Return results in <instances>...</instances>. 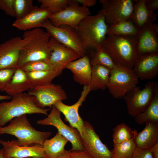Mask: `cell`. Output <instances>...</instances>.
I'll list each match as a JSON object with an SVG mask.
<instances>
[{"instance_id":"obj_1","label":"cell","mask_w":158,"mask_h":158,"mask_svg":"<svg viewBox=\"0 0 158 158\" xmlns=\"http://www.w3.org/2000/svg\"><path fill=\"white\" fill-rule=\"evenodd\" d=\"M23 38L25 42L20 51L18 67L31 62L49 60L50 37L46 31L40 28L26 31Z\"/></svg>"},{"instance_id":"obj_2","label":"cell","mask_w":158,"mask_h":158,"mask_svg":"<svg viewBox=\"0 0 158 158\" xmlns=\"http://www.w3.org/2000/svg\"><path fill=\"white\" fill-rule=\"evenodd\" d=\"M108 25L100 10L83 18L74 28L83 49L93 50L102 44L107 36Z\"/></svg>"},{"instance_id":"obj_3","label":"cell","mask_w":158,"mask_h":158,"mask_svg":"<svg viewBox=\"0 0 158 158\" xmlns=\"http://www.w3.org/2000/svg\"><path fill=\"white\" fill-rule=\"evenodd\" d=\"M102 45L116 64L133 69L138 56L136 37L107 36Z\"/></svg>"},{"instance_id":"obj_4","label":"cell","mask_w":158,"mask_h":158,"mask_svg":"<svg viewBox=\"0 0 158 158\" xmlns=\"http://www.w3.org/2000/svg\"><path fill=\"white\" fill-rule=\"evenodd\" d=\"M8 134L16 137L18 144L29 146L36 144L43 145L51 135L49 131L38 130L30 123L26 114L15 118L5 126L0 127V135Z\"/></svg>"},{"instance_id":"obj_5","label":"cell","mask_w":158,"mask_h":158,"mask_svg":"<svg viewBox=\"0 0 158 158\" xmlns=\"http://www.w3.org/2000/svg\"><path fill=\"white\" fill-rule=\"evenodd\" d=\"M11 99L9 102L0 103V127L23 115L40 114L47 115L48 112L51 109L38 107L34 97L28 93L16 95Z\"/></svg>"},{"instance_id":"obj_6","label":"cell","mask_w":158,"mask_h":158,"mask_svg":"<svg viewBox=\"0 0 158 158\" xmlns=\"http://www.w3.org/2000/svg\"><path fill=\"white\" fill-rule=\"evenodd\" d=\"M139 79L132 69L116 64L110 71L107 88L114 98H123L137 86Z\"/></svg>"},{"instance_id":"obj_7","label":"cell","mask_w":158,"mask_h":158,"mask_svg":"<svg viewBox=\"0 0 158 158\" xmlns=\"http://www.w3.org/2000/svg\"><path fill=\"white\" fill-rule=\"evenodd\" d=\"M61 112L54 106L51 108L47 116L37 121L39 125L51 126L56 127L62 135L70 142L72 145L71 150H83V146L81 136L76 129L66 125L62 120Z\"/></svg>"},{"instance_id":"obj_8","label":"cell","mask_w":158,"mask_h":158,"mask_svg":"<svg viewBox=\"0 0 158 158\" xmlns=\"http://www.w3.org/2000/svg\"><path fill=\"white\" fill-rule=\"evenodd\" d=\"M100 10L108 25L130 19L135 4L133 0H100Z\"/></svg>"},{"instance_id":"obj_9","label":"cell","mask_w":158,"mask_h":158,"mask_svg":"<svg viewBox=\"0 0 158 158\" xmlns=\"http://www.w3.org/2000/svg\"><path fill=\"white\" fill-rule=\"evenodd\" d=\"M154 86L153 81L147 82L142 89L137 86L123 98L130 116L134 118L146 109L153 97Z\"/></svg>"},{"instance_id":"obj_10","label":"cell","mask_w":158,"mask_h":158,"mask_svg":"<svg viewBox=\"0 0 158 158\" xmlns=\"http://www.w3.org/2000/svg\"><path fill=\"white\" fill-rule=\"evenodd\" d=\"M42 27L46 30L50 37L59 43L73 49L82 56L85 55L86 51L73 28L65 25L56 27L48 19L44 22Z\"/></svg>"},{"instance_id":"obj_11","label":"cell","mask_w":158,"mask_h":158,"mask_svg":"<svg viewBox=\"0 0 158 158\" xmlns=\"http://www.w3.org/2000/svg\"><path fill=\"white\" fill-rule=\"evenodd\" d=\"M91 15L88 8L80 6L76 0H71L65 8L57 13L51 14L48 20L56 27L65 25L74 28L83 18Z\"/></svg>"},{"instance_id":"obj_12","label":"cell","mask_w":158,"mask_h":158,"mask_svg":"<svg viewBox=\"0 0 158 158\" xmlns=\"http://www.w3.org/2000/svg\"><path fill=\"white\" fill-rule=\"evenodd\" d=\"M28 93L34 97L38 107L44 109L46 107L51 108L56 102L67 98L61 86L52 83L33 87L28 91Z\"/></svg>"},{"instance_id":"obj_13","label":"cell","mask_w":158,"mask_h":158,"mask_svg":"<svg viewBox=\"0 0 158 158\" xmlns=\"http://www.w3.org/2000/svg\"><path fill=\"white\" fill-rule=\"evenodd\" d=\"M81 137L84 150L93 158H113L111 150L102 142L93 126L88 121H84Z\"/></svg>"},{"instance_id":"obj_14","label":"cell","mask_w":158,"mask_h":158,"mask_svg":"<svg viewBox=\"0 0 158 158\" xmlns=\"http://www.w3.org/2000/svg\"><path fill=\"white\" fill-rule=\"evenodd\" d=\"M90 91L88 85L84 86L80 98L75 104L69 105L60 101L53 105L63 114L65 120L69 123L71 127L76 129L81 136L84 128V121L79 114V109Z\"/></svg>"},{"instance_id":"obj_15","label":"cell","mask_w":158,"mask_h":158,"mask_svg":"<svg viewBox=\"0 0 158 158\" xmlns=\"http://www.w3.org/2000/svg\"><path fill=\"white\" fill-rule=\"evenodd\" d=\"M49 45L51 52L49 60L59 75L69 63L82 57L73 49L59 43L52 37L50 39Z\"/></svg>"},{"instance_id":"obj_16","label":"cell","mask_w":158,"mask_h":158,"mask_svg":"<svg viewBox=\"0 0 158 158\" xmlns=\"http://www.w3.org/2000/svg\"><path fill=\"white\" fill-rule=\"evenodd\" d=\"M25 42L24 39L16 36L0 44V70L18 68L20 51Z\"/></svg>"},{"instance_id":"obj_17","label":"cell","mask_w":158,"mask_h":158,"mask_svg":"<svg viewBox=\"0 0 158 158\" xmlns=\"http://www.w3.org/2000/svg\"><path fill=\"white\" fill-rule=\"evenodd\" d=\"M158 26L149 23L140 29L136 37L138 55L158 52Z\"/></svg>"},{"instance_id":"obj_18","label":"cell","mask_w":158,"mask_h":158,"mask_svg":"<svg viewBox=\"0 0 158 158\" xmlns=\"http://www.w3.org/2000/svg\"><path fill=\"white\" fill-rule=\"evenodd\" d=\"M1 144L3 147L4 155L6 158H45L43 145L20 146L16 140H2Z\"/></svg>"},{"instance_id":"obj_19","label":"cell","mask_w":158,"mask_h":158,"mask_svg":"<svg viewBox=\"0 0 158 158\" xmlns=\"http://www.w3.org/2000/svg\"><path fill=\"white\" fill-rule=\"evenodd\" d=\"M132 69L138 79L155 78L158 74V52L138 55Z\"/></svg>"},{"instance_id":"obj_20","label":"cell","mask_w":158,"mask_h":158,"mask_svg":"<svg viewBox=\"0 0 158 158\" xmlns=\"http://www.w3.org/2000/svg\"><path fill=\"white\" fill-rule=\"evenodd\" d=\"M51 14L46 9L34 6L29 13L22 18L16 20L12 25L19 30L25 31L40 28Z\"/></svg>"},{"instance_id":"obj_21","label":"cell","mask_w":158,"mask_h":158,"mask_svg":"<svg viewBox=\"0 0 158 158\" xmlns=\"http://www.w3.org/2000/svg\"><path fill=\"white\" fill-rule=\"evenodd\" d=\"M71 72L74 80L79 84L88 85L90 79L92 66L90 60L86 56L69 63L66 67Z\"/></svg>"},{"instance_id":"obj_22","label":"cell","mask_w":158,"mask_h":158,"mask_svg":"<svg viewBox=\"0 0 158 158\" xmlns=\"http://www.w3.org/2000/svg\"><path fill=\"white\" fill-rule=\"evenodd\" d=\"M136 147L150 149L158 143V123L145 124L143 130L136 133L133 138Z\"/></svg>"},{"instance_id":"obj_23","label":"cell","mask_w":158,"mask_h":158,"mask_svg":"<svg viewBox=\"0 0 158 158\" xmlns=\"http://www.w3.org/2000/svg\"><path fill=\"white\" fill-rule=\"evenodd\" d=\"M146 0H135L134 7L130 18L136 26L140 29L147 24L154 21L157 14L149 10L146 4Z\"/></svg>"},{"instance_id":"obj_24","label":"cell","mask_w":158,"mask_h":158,"mask_svg":"<svg viewBox=\"0 0 158 158\" xmlns=\"http://www.w3.org/2000/svg\"><path fill=\"white\" fill-rule=\"evenodd\" d=\"M32 87L25 72L18 67L5 92L12 97L28 91Z\"/></svg>"},{"instance_id":"obj_25","label":"cell","mask_w":158,"mask_h":158,"mask_svg":"<svg viewBox=\"0 0 158 158\" xmlns=\"http://www.w3.org/2000/svg\"><path fill=\"white\" fill-rule=\"evenodd\" d=\"M68 142L58 132L51 138L46 140L43 145L45 158H58L65 153V147Z\"/></svg>"},{"instance_id":"obj_26","label":"cell","mask_w":158,"mask_h":158,"mask_svg":"<svg viewBox=\"0 0 158 158\" xmlns=\"http://www.w3.org/2000/svg\"><path fill=\"white\" fill-rule=\"evenodd\" d=\"M138 124L142 125L148 123H158V83L155 82L153 97L146 109L135 117Z\"/></svg>"},{"instance_id":"obj_27","label":"cell","mask_w":158,"mask_h":158,"mask_svg":"<svg viewBox=\"0 0 158 158\" xmlns=\"http://www.w3.org/2000/svg\"><path fill=\"white\" fill-rule=\"evenodd\" d=\"M111 70L100 65L92 66L90 81L88 85L90 91L107 88Z\"/></svg>"},{"instance_id":"obj_28","label":"cell","mask_w":158,"mask_h":158,"mask_svg":"<svg viewBox=\"0 0 158 158\" xmlns=\"http://www.w3.org/2000/svg\"><path fill=\"white\" fill-rule=\"evenodd\" d=\"M139 30L130 19L108 25L107 36L136 37Z\"/></svg>"},{"instance_id":"obj_29","label":"cell","mask_w":158,"mask_h":158,"mask_svg":"<svg viewBox=\"0 0 158 158\" xmlns=\"http://www.w3.org/2000/svg\"><path fill=\"white\" fill-rule=\"evenodd\" d=\"M25 73L33 87L51 83L52 80L59 75L54 70Z\"/></svg>"},{"instance_id":"obj_30","label":"cell","mask_w":158,"mask_h":158,"mask_svg":"<svg viewBox=\"0 0 158 158\" xmlns=\"http://www.w3.org/2000/svg\"><path fill=\"white\" fill-rule=\"evenodd\" d=\"M92 52L90 63L92 66L96 65L104 66L110 70L116 66V64L112 58L106 51L102 45L94 49Z\"/></svg>"},{"instance_id":"obj_31","label":"cell","mask_w":158,"mask_h":158,"mask_svg":"<svg viewBox=\"0 0 158 158\" xmlns=\"http://www.w3.org/2000/svg\"><path fill=\"white\" fill-rule=\"evenodd\" d=\"M111 150L113 158H131L136 147L133 138L119 143L114 144Z\"/></svg>"},{"instance_id":"obj_32","label":"cell","mask_w":158,"mask_h":158,"mask_svg":"<svg viewBox=\"0 0 158 158\" xmlns=\"http://www.w3.org/2000/svg\"><path fill=\"white\" fill-rule=\"evenodd\" d=\"M112 135L114 144L119 143L133 138L137 132L124 123L117 125L113 129Z\"/></svg>"},{"instance_id":"obj_33","label":"cell","mask_w":158,"mask_h":158,"mask_svg":"<svg viewBox=\"0 0 158 158\" xmlns=\"http://www.w3.org/2000/svg\"><path fill=\"white\" fill-rule=\"evenodd\" d=\"M71 0H38L40 7L49 11L51 14L57 13L64 9Z\"/></svg>"},{"instance_id":"obj_34","label":"cell","mask_w":158,"mask_h":158,"mask_svg":"<svg viewBox=\"0 0 158 158\" xmlns=\"http://www.w3.org/2000/svg\"><path fill=\"white\" fill-rule=\"evenodd\" d=\"M32 0H14L15 17L18 20L23 18L32 11L34 6Z\"/></svg>"},{"instance_id":"obj_35","label":"cell","mask_w":158,"mask_h":158,"mask_svg":"<svg viewBox=\"0 0 158 158\" xmlns=\"http://www.w3.org/2000/svg\"><path fill=\"white\" fill-rule=\"evenodd\" d=\"M25 72L54 70L49 60L38 61L27 63L20 67Z\"/></svg>"},{"instance_id":"obj_36","label":"cell","mask_w":158,"mask_h":158,"mask_svg":"<svg viewBox=\"0 0 158 158\" xmlns=\"http://www.w3.org/2000/svg\"><path fill=\"white\" fill-rule=\"evenodd\" d=\"M16 69L11 68L0 70V91L5 92L12 79Z\"/></svg>"},{"instance_id":"obj_37","label":"cell","mask_w":158,"mask_h":158,"mask_svg":"<svg viewBox=\"0 0 158 158\" xmlns=\"http://www.w3.org/2000/svg\"><path fill=\"white\" fill-rule=\"evenodd\" d=\"M14 0H0V10L8 15L15 17Z\"/></svg>"},{"instance_id":"obj_38","label":"cell","mask_w":158,"mask_h":158,"mask_svg":"<svg viewBox=\"0 0 158 158\" xmlns=\"http://www.w3.org/2000/svg\"><path fill=\"white\" fill-rule=\"evenodd\" d=\"M131 158H153L150 149H143L136 147Z\"/></svg>"},{"instance_id":"obj_39","label":"cell","mask_w":158,"mask_h":158,"mask_svg":"<svg viewBox=\"0 0 158 158\" xmlns=\"http://www.w3.org/2000/svg\"><path fill=\"white\" fill-rule=\"evenodd\" d=\"M67 153L72 158H93L92 156L85 150L67 151Z\"/></svg>"},{"instance_id":"obj_40","label":"cell","mask_w":158,"mask_h":158,"mask_svg":"<svg viewBox=\"0 0 158 158\" xmlns=\"http://www.w3.org/2000/svg\"><path fill=\"white\" fill-rule=\"evenodd\" d=\"M146 4L147 8L151 11H154L158 9V0H146Z\"/></svg>"},{"instance_id":"obj_41","label":"cell","mask_w":158,"mask_h":158,"mask_svg":"<svg viewBox=\"0 0 158 158\" xmlns=\"http://www.w3.org/2000/svg\"><path fill=\"white\" fill-rule=\"evenodd\" d=\"M79 4L82 5V6L85 7L93 6L96 4V0H76Z\"/></svg>"},{"instance_id":"obj_42","label":"cell","mask_w":158,"mask_h":158,"mask_svg":"<svg viewBox=\"0 0 158 158\" xmlns=\"http://www.w3.org/2000/svg\"><path fill=\"white\" fill-rule=\"evenodd\" d=\"M153 158H158V143L150 149Z\"/></svg>"},{"instance_id":"obj_43","label":"cell","mask_w":158,"mask_h":158,"mask_svg":"<svg viewBox=\"0 0 158 158\" xmlns=\"http://www.w3.org/2000/svg\"><path fill=\"white\" fill-rule=\"evenodd\" d=\"M12 97L7 95H0V101L4 100H9L11 99Z\"/></svg>"},{"instance_id":"obj_44","label":"cell","mask_w":158,"mask_h":158,"mask_svg":"<svg viewBox=\"0 0 158 158\" xmlns=\"http://www.w3.org/2000/svg\"><path fill=\"white\" fill-rule=\"evenodd\" d=\"M58 158H72L66 152L63 154L62 155Z\"/></svg>"},{"instance_id":"obj_45","label":"cell","mask_w":158,"mask_h":158,"mask_svg":"<svg viewBox=\"0 0 158 158\" xmlns=\"http://www.w3.org/2000/svg\"><path fill=\"white\" fill-rule=\"evenodd\" d=\"M0 158H6L4 155L3 148L0 149Z\"/></svg>"},{"instance_id":"obj_46","label":"cell","mask_w":158,"mask_h":158,"mask_svg":"<svg viewBox=\"0 0 158 158\" xmlns=\"http://www.w3.org/2000/svg\"><path fill=\"white\" fill-rule=\"evenodd\" d=\"M2 141V140L0 139V144H1Z\"/></svg>"},{"instance_id":"obj_47","label":"cell","mask_w":158,"mask_h":158,"mask_svg":"<svg viewBox=\"0 0 158 158\" xmlns=\"http://www.w3.org/2000/svg\"><path fill=\"white\" fill-rule=\"evenodd\" d=\"M34 158L33 157H28V158Z\"/></svg>"},{"instance_id":"obj_48","label":"cell","mask_w":158,"mask_h":158,"mask_svg":"<svg viewBox=\"0 0 158 158\" xmlns=\"http://www.w3.org/2000/svg\"><path fill=\"white\" fill-rule=\"evenodd\" d=\"M113 158H114V157H113Z\"/></svg>"}]
</instances>
